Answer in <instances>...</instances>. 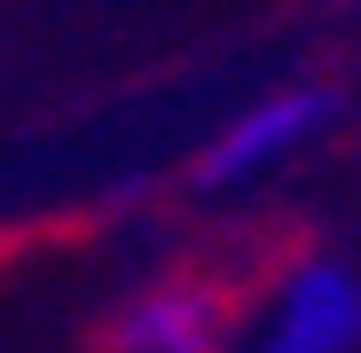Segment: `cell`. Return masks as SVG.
<instances>
[{"label":"cell","mask_w":361,"mask_h":353,"mask_svg":"<svg viewBox=\"0 0 361 353\" xmlns=\"http://www.w3.org/2000/svg\"><path fill=\"white\" fill-rule=\"evenodd\" d=\"M330 118H338V94H330V87H283V94H267L259 110H244V118L204 149L197 181H204V189H244V181H259L267 165H283L290 149H307Z\"/></svg>","instance_id":"1"},{"label":"cell","mask_w":361,"mask_h":353,"mask_svg":"<svg viewBox=\"0 0 361 353\" xmlns=\"http://www.w3.org/2000/svg\"><path fill=\"white\" fill-rule=\"evenodd\" d=\"M361 345V275L338 259H314L283 283L259 353H353Z\"/></svg>","instance_id":"2"},{"label":"cell","mask_w":361,"mask_h":353,"mask_svg":"<svg viewBox=\"0 0 361 353\" xmlns=\"http://www.w3.org/2000/svg\"><path fill=\"white\" fill-rule=\"evenodd\" d=\"M220 345V306L189 283H165L126 306L118 322V353H212Z\"/></svg>","instance_id":"3"}]
</instances>
